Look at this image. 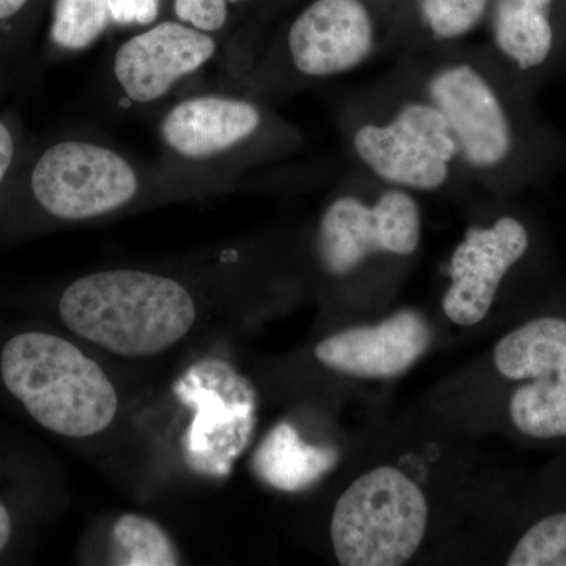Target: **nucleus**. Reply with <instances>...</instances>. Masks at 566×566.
<instances>
[{"mask_svg": "<svg viewBox=\"0 0 566 566\" xmlns=\"http://www.w3.org/2000/svg\"><path fill=\"white\" fill-rule=\"evenodd\" d=\"M431 329L423 316L401 311L376 324L342 331L316 345L315 357L338 374L357 378H394L428 352Z\"/></svg>", "mask_w": 566, "mask_h": 566, "instance_id": "14", "label": "nucleus"}, {"mask_svg": "<svg viewBox=\"0 0 566 566\" xmlns=\"http://www.w3.org/2000/svg\"><path fill=\"white\" fill-rule=\"evenodd\" d=\"M50 0H0V63L11 73L21 65L46 18Z\"/></svg>", "mask_w": 566, "mask_h": 566, "instance_id": "22", "label": "nucleus"}, {"mask_svg": "<svg viewBox=\"0 0 566 566\" xmlns=\"http://www.w3.org/2000/svg\"><path fill=\"white\" fill-rule=\"evenodd\" d=\"M193 419L182 441L186 463L197 474L226 476L232 471L256 423V395L251 382L222 360H202L174 387Z\"/></svg>", "mask_w": 566, "mask_h": 566, "instance_id": "12", "label": "nucleus"}, {"mask_svg": "<svg viewBox=\"0 0 566 566\" xmlns=\"http://www.w3.org/2000/svg\"><path fill=\"white\" fill-rule=\"evenodd\" d=\"M303 0H268L266 9H264L262 20V33H266L268 29L274 24L275 21L281 20L283 14L289 13L294 7L300 6Z\"/></svg>", "mask_w": 566, "mask_h": 566, "instance_id": "25", "label": "nucleus"}, {"mask_svg": "<svg viewBox=\"0 0 566 566\" xmlns=\"http://www.w3.org/2000/svg\"><path fill=\"white\" fill-rule=\"evenodd\" d=\"M11 535V517L9 510L0 502V553L9 545Z\"/></svg>", "mask_w": 566, "mask_h": 566, "instance_id": "26", "label": "nucleus"}, {"mask_svg": "<svg viewBox=\"0 0 566 566\" xmlns=\"http://www.w3.org/2000/svg\"><path fill=\"white\" fill-rule=\"evenodd\" d=\"M392 69L444 114L475 188L501 193L520 180L526 142L515 76L486 44L401 52Z\"/></svg>", "mask_w": 566, "mask_h": 566, "instance_id": "4", "label": "nucleus"}, {"mask_svg": "<svg viewBox=\"0 0 566 566\" xmlns=\"http://www.w3.org/2000/svg\"><path fill=\"white\" fill-rule=\"evenodd\" d=\"M0 375L10 394L52 433L88 438L106 430L117 415V392L103 368L57 335L11 338L0 356Z\"/></svg>", "mask_w": 566, "mask_h": 566, "instance_id": "7", "label": "nucleus"}, {"mask_svg": "<svg viewBox=\"0 0 566 566\" xmlns=\"http://www.w3.org/2000/svg\"><path fill=\"white\" fill-rule=\"evenodd\" d=\"M11 71L7 70L6 66L0 63V93L3 92L6 85L9 84V80H11Z\"/></svg>", "mask_w": 566, "mask_h": 566, "instance_id": "27", "label": "nucleus"}, {"mask_svg": "<svg viewBox=\"0 0 566 566\" xmlns=\"http://www.w3.org/2000/svg\"><path fill=\"white\" fill-rule=\"evenodd\" d=\"M111 564L118 566L180 565L177 547L158 523L140 515H123L111 534Z\"/></svg>", "mask_w": 566, "mask_h": 566, "instance_id": "20", "label": "nucleus"}, {"mask_svg": "<svg viewBox=\"0 0 566 566\" xmlns=\"http://www.w3.org/2000/svg\"><path fill=\"white\" fill-rule=\"evenodd\" d=\"M226 51L219 36L166 17L128 32L106 69L107 93L120 111H161Z\"/></svg>", "mask_w": 566, "mask_h": 566, "instance_id": "10", "label": "nucleus"}, {"mask_svg": "<svg viewBox=\"0 0 566 566\" xmlns=\"http://www.w3.org/2000/svg\"><path fill=\"white\" fill-rule=\"evenodd\" d=\"M59 314L70 331L107 352L150 357L188 335L197 305L174 275L118 268L71 282Z\"/></svg>", "mask_w": 566, "mask_h": 566, "instance_id": "6", "label": "nucleus"}, {"mask_svg": "<svg viewBox=\"0 0 566 566\" xmlns=\"http://www.w3.org/2000/svg\"><path fill=\"white\" fill-rule=\"evenodd\" d=\"M509 566H566V506L528 524L506 557Z\"/></svg>", "mask_w": 566, "mask_h": 566, "instance_id": "21", "label": "nucleus"}, {"mask_svg": "<svg viewBox=\"0 0 566 566\" xmlns=\"http://www.w3.org/2000/svg\"><path fill=\"white\" fill-rule=\"evenodd\" d=\"M422 243V210L416 193L353 170L324 205L314 233L316 266L346 281L370 264L406 262Z\"/></svg>", "mask_w": 566, "mask_h": 566, "instance_id": "8", "label": "nucleus"}, {"mask_svg": "<svg viewBox=\"0 0 566 566\" xmlns=\"http://www.w3.org/2000/svg\"><path fill=\"white\" fill-rule=\"evenodd\" d=\"M46 17L52 54H81L112 33L107 0H50Z\"/></svg>", "mask_w": 566, "mask_h": 566, "instance_id": "19", "label": "nucleus"}, {"mask_svg": "<svg viewBox=\"0 0 566 566\" xmlns=\"http://www.w3.org/2000/svg\"><path fill=\"white\" fill-rule=\"evenodd\" d=\"M557 0H493L486 44L513 76L545 69L557 50L554 7Z\"/></svg>", "mask_w": 566, "mask_h": 566, "instance_id": "15", "label": "nucleus"}, {"mask_svg": "<svg viewBox=\"0 0 566 566\" xmlns=\"http://www.w3.org/2000/svg\"><path fill=\"white\" fill-rule=\"evenodd\" d=\"M237 186L214 175L147 164L111 142L70 133L31 142L2 205L28 208L50 221L85 222L142 203L193 199Z\"/></svg>", "mask_w": 566, "mask_h": 566, "instance_id": "1", "label": "nucleus"}, {"mask_svg": "<svg viewBox=\"0 0 566 566\" xmlns=\"http://www.w3.org/2000/svg\"><path fill=\"white\" fill-rule=\"evenodd\" d=\"M403 0H303L222 87L270 104L392 54Z\"/></svg>", "mask_w": 566, "mask_h": 566, "instance_id": "2", "label": "nucleus"}, {"mask_svg": "<svg viewBox=\"0 0 566 566\" xmlns=\"http://www.w3.org/2000/svg\"><path fill=\"white\" fill-rule=\"evenodd\" d=\"M156 136L164 166L238 182L304 145L274 104L227 87L181 93L159 111Z\"/></svg>", "mask_w": 566, "mask_h": 566, "instance_id": "5", "label": "nucleus"}, {"mask_svg": "<svg viewBox=\"0 0 566 566\" xmlns=\"http://www.w3.org/2000/svg\"><path fill=\"white\" fill-rule=\"evenodd\" d=\"M268 0H170L169 17L219 36L226 43V69L237 71L262 36Z\"/></svg>", "mask_w": 566, "mask_h": 566, "instance_id": "17", "label": "nucleus"}, {"mask_svg": "<svg viewBox=\"0 0 566 566\" xmlns=\"http://www.w3.org/2000/svg\"><path fill=\"white\" fill-rule=\"evenodd\" d=\"M495 371L512 382L510 423L524 438L566 441V315L532 316L494 346Z\"/></svg>", "mask_w": 566, "mask_h": 566, "instance_id": "11", "label": "nucleus"}, {"mask_svg": "<svg viewBox=\"0 0 566 566\" xmlns=\"http://www.w3.org/2000/svg\"><path fill=\"white\" fill-rule=\"evenodd\" d=\"M532 251V232L516 214L499 212L472 222L450 255L442 311L458 326L486 318L506 279Z\"/></svg>", "mask_w": 566, "mask_h": 566, "instance_id": "13", "label": "nucleus"}, {"mask_svg": "<svg viewBox=\"0 0 566 566\" xmlns=\"http://www.w3.org/2000/svg\"><path fill=\"white\" fill-rule=\"evenodd\" d=\"M337 125L353 169L382 185L416 196L475 188L444 114L395 69L349 95Z\"/></svg>", "mask_w": 566, "mask_h": 566, "instance_id": "3", "label": "nucleus"}, {"mask_svg": "<svg viewBox=\"0 0 566 566\" xmlns=\"http://www.w3.org/2000/svg\"><path fill=\"white\" fill-rule=\"evenodd\" d=\"M29 147L31 142L25 136L21 118L13 112H2L0 114V205L6 199Z\"/></svg>", "mask_w": 566, "mask_h": 566, "instance_id": "23", "label": "nucleus"}, {"mask_svg": "<svg viewBox=\"0 0 566 566\" xmlns=\"http://www.w3.org/2000/svg\"><path fill=\"white\" fill-rule=\"evenodd\" d=\"M493 0H403L395 54L464 43L485 28Z\"/></svg>", "mask_w": 566, "mask_h": 566, "instance_id": "16", "label": "nucleus"}, {"mask_svg": "<svg viewBox=\"0 0 566 566\" xmlns=\"http://www.w3.org/2000/svg\"><path fill=\"white\" fill-rule=\"evenodd\" d=\"M337 450L305 444L293 424L282 422L263 439L253 455V471L266 485L285 493L307 490L333 471Z\"/></svg>", "mask_w": 566, "mask_h": 566, "instance_id": "18", "label": "nucleus"}, {"mask_svg": "<svg viewBox=\"0 0 566 566\" xmlns=\"http://www.w3.org/2000/svg\"><path fill=\"white\" fill-rule=\"evenodd\" d=\"M112 33L133 32L169 17L170 0H107Z\"/></svg>", "mask_w": 566, "mask_h": 566, "instance_id": "24", "label": "nucleus"}, {"mask_svg": "<svg viewBox=\"0 0 566 566\" xmlns=\"http://www.w3.org/2000/svg\"><path fill=\"white\" fill-rule=\"evenodd\" d=\"M428 527L423 491L392 465L371 469L335 504L331 539L344 566H400L422 545Z\"/></svg>", "mask_w": 566, "mask_h": 566, "instance_id": "9", "label": "nucleus"}]
</instances>
